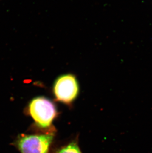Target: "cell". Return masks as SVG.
I'll list each match as a JSON object with an SVG mask.
<instances>
[{
    "label": "cell",
    "instance_id": "obj_1",
    "mask_svg": "<svg viewBox=\"0 0 152 153\" xmlns=\"http://www.w3.org/2000/svg\"><path fill=\"white\" fill-rule=\"evenodd\" d=\"M29 113L37 124L42 128L49 127L56 116L54 104L44 97H38L31 102Z\"/></svg>",
    "mask_w": 152,
    "mask_h": 153
},
{
    "label": "cell",
    "instance_id": "obj_2",
    "mask_svg": "<svg viewBox=\"0 0 152 153\" xmlns=\"http://www.w3.org/2000/svg\"><path fill=\"white\" fill-rule=\"evenodd\" d=\"M52 140L51 134L22 135L16 140V146L21 153H49Z\"/></svg>",
    "mask_w": 152,
    "mask_h": 153
},
{
    "label": "cell",
    "instance_id": "obj_3",
    "mask_svg": "<svg viewBox=\"0 0 152 153\" xmlns=\"http://www.w3.org/2000/svg\"><path fill=\"white\" fill-rule=\"evenodd\" d=\"M79 92V84L76 77L71 74L62 75L57 78L53 86L56 99L65 103L73 101Z\"/></svg>",
    "mask_w": 152,
    "mask_h": 153
},
{
    "label": "cell",
    "instance_id": "obj_4",
    "mask_svg": "<svg viewBox=\"0 0 152 153\" xmlns=\"http://www.w3.org/2000/svg\"><path fill=\"white\" fill-rule=\"evenodd\" d=\"M57 153H82L77 143L73 142L62 148Z\"/></svg>",
    "mask_w": 152,
    "mask_h": 153
}]
</instances>
